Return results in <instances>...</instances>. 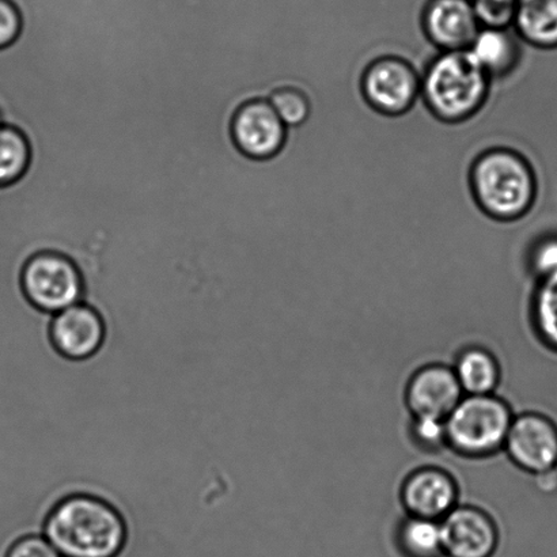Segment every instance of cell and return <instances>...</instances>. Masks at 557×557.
Masks as SVG:
<instances>
[{"label":"cell","mask_w":557,"mask_h":557,"mask_svg":"<svg viewBox=\"0 0 557 557\" xmlns=\"http://www.w3.org/2000/svg\"><path fill=\"white\" fill-rule=\"evenodd\" d=\"M463 396L455 370L433 363L414 371L407 385L406 401L412 418L446 420Z\"/></svg>","instance_id":"7c38bea8"},{"label":"cell","mask_w":557,"mask_h":557,"mask_svg":"<svg viewBox=\"0 0 557 557\" xmlns=\"http://www.w3.org/2000/svg\"><path fill=\"white\" fill-rule=\"evenodd\" d=\"M458 485L444 469L425 467L408 474L401 487V504L408 516L442 521L458 506Z\"/></svg>","instance_id":"4fadbf2b"},{"label":"cell","mask_w":557,"mask_h":557,"mask_svg":"<svg viewBox=\"0 0 557 557\" xmlns=\"http://www.w3.org/2000/svg\"><path fill=\"white\" fill-rule=\"evenodd\" d=\"M516 414L495 395L463 396L446 418V445L463 457L484 458L504 449Z\"/></svg>","instance_id":"277c9868"},{"label":"cell","mask_w":557,"mask_h":557,"mask_svg":"<svg viewBox=\"0 0 557 557\" xmlns=\"http://www.w3.org/2000/svg\"><path fill=\"white\" fill-rule=\"evenodd\" d=\"M504 450L521 471L539 476L557 468V423L547 413L516 414Z\"/></svg>","instance_id":"ba28073f"},{"label":"cell","mask_w":557,"mask_h":557,"mask_svg":"<svg viewBox=\"0 0 557 557\" xmlns=\"http://www.w3.org/2000/svg\"><path fill=\"white\" fill-rule=\"evenodd\" d=\"M42 534L62 557H117L128 542L122 512L89 493L58 500L44 520Z\"/></svg>","instance_id":"6da1fadb"},{"label":"cell","mask_w":557,"mask_h":557,"mask_svg":"<svg viewBox=\"0 0 557 557\" xmlns=\"http://www.w3.org/2000/svg\"><path fill=\"white\" fill-rule=\"evenodd\" d=\"M521 38L512 27L493 29L482 27L468 52L491 79L507 78L520 67Z\"/></svg>","instance_id":"5bb4252c"},{"label":"cell","mask_w":557,"mask_h":557,"mask_svg":"<svg viewBox=\"0 0 557 557\" xmlns=\"http://www.w3.org/2000/svg\"><path fill=\"white\" fill-rule=\"evenodd\" d=\"M420 24L425 38L441 52L468 51L482 29L471 0H428Z\"/></svg>","instance_id":"8fae6325"},{"label":"cell","mask_w":557,"mask_h":557,"mask_svg":"<svg viewBox=\"0 0 557 557\" xmlns=\"http://www.w3.org/2000/svg\"><path fill=\"white\" fill-rule=\"evenodd\" d=\"M512 29L529 46L557 49V0H520Z\"/></svg>","instance_id":"9a60e30c"},{"label":"cell","mask_w":557,"mask_h":557,"mask_svg":"<svg viewBox=\"0 0 557 557\" xmlns=\"http://www.w3.org/2000/svg\"><path fill=\"white\" fill-rule=\"evenodd\" d=\"M4 557H62L52 544L38 534H26L10 545Z\"/></svg>","instance_id":"d4e9b609"},{"label":"cell","mask_w":557,"mask_h":557,"mask_svg":"<svg viewBox=\"0 0 557 557\" xmlns=\"http://www.w3.org/2000/svg\"><path fill=\"white\" fill-rule=\"evenodd\" d=\"M267 100L288 129L298 128L310 119L311 101L302 87L293 84L278 85L272 89Z\"/></svg>","instance_id":"ffe728a7"},{"label":"cell","mask_w":557,"mask_h":557,"mask_svg":"<svg viewBox=\"0 0 557 557\" xmlns=\"http://www.w3.org/2000/svg\"><path fill=\"white\" fill-rule=\"evenodd\" d=\"M32 160V144L25 131L0 122V189L20 183L29 172Z\"/></svg>","instance_id":"e0dca14e"},{"label":"cell","mask_w":557,"mask_h":557,"mask_svg":"<svg viewBox=\"0 0 557 557\" xmlns=\"http://www.w3.org/2000/svg\"><path fill=\"white\" fill-rule=\"evenodd\" d=\"M441 532L447 557H493L498 549V527L476 506H456L441 521Z\"/></svg>","instance_id":"30bf717a"},{"label":"cell","mask_w":557,"mask_h":557,"mask_svg":"<svg viewBox=\"0 0 557 557\" xmlns=\"http://www.w3.org/2000/svg\"><path fill=\"white\" fill-rule=\"evenodd\" d=\"M469 187L479 209L498 222L525 218L539 195L531 161L509 147H494L479 154L469 171Z\"/></svg>","instance_id":"7a4b0ae2"},{"label":"cell","mask_w":557,"mask_h":557,"mask_svg":"<svg viewBox=\"0 0 557 557\" xmlns=\"http://www.w3.org/2000/svg\"><path fill=\"white\" fill-rule=\"evenodd\" d=\"M231 133L234 145L245 157L270 161L286 150L289 129L267 98L245 101L234 112Z\"/></svg>","instance_id":"52a82bcc"},{"label":"cell","mask_w":557,"mask_h":557,"mask_svg":"<svg viewBox=\"0 0 557 557\" xmlns=\"http://www.w3.org/2000/svg\"><path fill=\"white\" fill-rule=\"evenodd\" d=\"M531 314L540 342L550 351L557 352V275L537 281Z\"/></svg>","instance_id":"d6986e66"},{"label":"cell","mask_w":557,"mask_h":557,"mask_svg":"<svg viewBox=\"0 0 557 557\" xmlns=\"http://www.w3.org/2000/svg\"><path fill=\"white\" fill-rule=\"evenodd\" d=\"M360 91L375 112L387 117L403 116L422 95V75L408 60L386 54L364 69Z\"/></svg>","instance_id":"8992f818"},{"label":"cell","mask_w":557,"mask_h":557,"mask_svg":"<svg viewBox=\"0 0 557 557\" xmlns=\"http://www.w3.org/2000/svg\"><path fill=\"white\" fill-rule=\"evenodd\" d=\"M412 436L424 450H438L446 445L445 420L433 418H412Z\"/></svg>","instance_id":"cb8c5ba5"},{"label":"cell","mask_w":557,"mask_h":557,"mask_svg":"<svg viewBox=\"0 0 557 557\" xmlns=\"http://www.w3.org/2000/svg\"><path fill=\"white\" fill-rule=\"evenodd\" d=\"M49 338L63 358L82 362L100 352L107 322L100 310L84 300L52 315Z\"/></svg>","instance_id":"9c48e42d"},{"label":"cell","mask_w":557,"mask_h":557,"mask_svg":"<svg viewBox=\"0 0 557 557\" xmlns=\"http://www.w3.org/2000/svg\"><path fill=\"white\" fill-rule=\"evenodd\" d=\"M491 82L468 51L441 52L425 67L420 98L440 122L460 124L482 111Z\"/></svg>","instance_id":"3957f363"},{"label":"cell","mask_w":557,"mask_h":557,"mask_svg":"<svg viewBox=\"0 0 557 557\" xmlns=\"http://www.w3.org/2000/svg\"><path fill=\"white\" fill-rule=\"evenodd\" d=\"M529 267L537 281L557 275V234H550L534 243L529 253Z\"/></svg>","instance_id":"7402d4cb"},{"label":"cell","mask_w":557,"mask_h":557,"mask_svg":"<svg viewBox=\"0 0 557 557\" xmlns=\"http://www.w3.org/2000/svg\"><path fill=\"white\" fill-rule=\"evenodd\" d=\"M21 289L33 308L48 314L84 302L85 277L78 264L58 250H40L21 270Z\"/></svg>","instance_id":"5b68a950"},{"label":"cell","mask_w":557,"mask_h":557,"mask_svg":"<svg viewBox=\"0 0 557 557\" xmlns=\"http://www.w3.org/2000/svg\"><path fill=\"white\" fill-rule=\"evenodd\" d=\"M480 26L509 29L515 25L520 0H471Z\"/></svg>","instance_id":"44dd1931"},{"label":"cell","mask_w":557,"mask_h":557,"mask_svg":"<svg viewBox=\"0 0 557 557\" xmlns=\"http://www.w3.org/2000/svg\"><path fill=\"white\" fill-rule=\"evenodd\" d=\"M24 30V13L14 0H0V51L13 47Z\"/></svg>","instance_id":"603a6c76"},{"label":"cell","mask_w":557,"mask_h":557,"mask_svg":"<svg viewBox=\"0 0 557 557\" xmlns=\"http://www.w3.org/2000/svg\"><path fill=\"white\" fill-rule=\"evenodd\" d=\"M455 370L463 395H494L498 389L502 371L498 359L488 349L469 347L458 355Z\"/></svg>","instance_id":"2e32d148"},{"label":"cell","mask_w":557,"mask_h":557,"mask_svg":"<svg viewBox=\"0 0 557 557\" xmlns=\"http://www.w3.org/2000/svg\"><path fill=\"white\" fill-rule=\"evenodd\" d=\"M398 548L406 557H442L441 521L408 516L397 531Z\"/></svg>","instance_id":"ac0fdd59"}]
</instances>
